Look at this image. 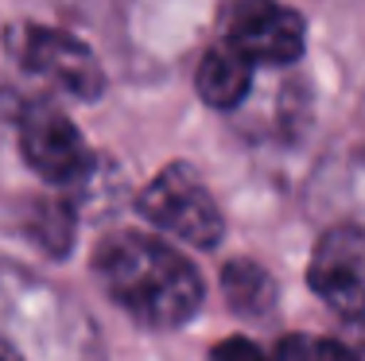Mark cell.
<instances>
[{"mask_svg": "<svg viewBox=\"0 0 365 361\" xmlns=\"http://www.w3.org/2000/svg\"><path fill=\"white\" fill-rule=\"evenodd\" d=\"M0 361H24L20 354H16V350L12 346H8V342L4 338H0Z\"/></svg>", "mask_w": 365, "mask_h": 361, "instance_id": "7c38bea8", "label": "cell"}, {"mask_svg": "<svg viewBox=\"0 0 365 361\" xmlns=\"http://www.w3.org/2000/svg\"><path fill=\"white\" fill-rule=\"evenodd\" d=\"M225 47L249 66H292L307 51V23L280 0H237L225 16Z\"/></svg>", "mask_w": 365, "mask_h": 361, "instance_id": "5b68a950", "label": "cell"}, {"mask_svg": "<svg viewBox=\"0 0 365 361\" xmlns=\"http://www.w3.org/2000/svg\"><path fill=\"white\" fill-rule=\"evenodd\" d=\"M93 272L113 303L152 330L187 326L206 299L202 272L179 248L140 229L109 234L93 253Z\"/></svg>", "mask_w": 365, "mask_h": 361, "instance_id": "6da1fadb", "label": "cell"}, {"mask_svg": "<svg viewBox=\"0 0 365 361\" xmlns=\"http://www.w3.org/2000/svg\"><path fill=\"white\" fill-rule=\"evenodd\" d=\"M74 229H78V210L71 199H39L28 206L24 234H28L47 256H66L74 248Z\"/></svg>", "mask_w": 365, "mask_h": 361, "instance_id": "9c48e42d", "label": "cell"}, {"mask_svg": "<svg viewBox=\"0 0 365 361\" xmlns=\"http://www.w3.org/2000/svg\"><path fill=\"white\" fill-rule=\"evenodd\" d=\"M210 361H268V357H264V350H260L257 342L233 334V338H222L218 346L210 350Z\"/></svg>", "mask_w": 365, "mask_h": 361, "instance_id": "8fae6325", "label": "cell"}, {"mask_svg": "<svg viewBox=\"0 0 365 361\" xmlns=\"http://www.w3.org/2000/svg\"><path fill=\"white\" fill-rule=\"evenodd\" d=\"M20 156L39 179L55 187H78L93 175V148L82 140L78 125L47 101L20 105Z\"/></svg>", "mask_w": 365, "mask_h": 361, "instance_id": "277c9868", "label": "cell"}, {"mask_svg": "<svg viewBox=\"0 0 365 361\" xmlns=\"http://www.w3.org/2000/svg\"><path fill=\"white\" fill-rule=\"evenodd\" d=\"M8 51L24 70L39 74V78L55 82L71 98L98 101L106 93V70L93 58L86 43L58 28H39V23H16L8 31Z\"/></svg>", "mask_w": 365, "mask_h": 361, "instance_id": "3957f363", "label": "cell"}, {"mask_svg": "<svg viewBox=\"0 0 365 361\" xmlns=\"http://www.w3.org/2000/svg\"><path fill=\"white\" fill-rule=\"evenodd\" d=\"M195 90L210 109L230 113V109H237L241 101L249 98V90H253V66H249L237 51H230L222 43V47H214L202 55L198 74H195Z\"/></svg>", "mask_w": 365, "mask_h": 361, "instance_id": "52a82bcc", "label": "cell"}, {"mask_svg": "<svg viewBox=\"0 0 365 361\" xmlns=\"http://www.w3.org/2000/svg\"><path fill=\"white\" fill-rule=\"evenodd\" d=\"M307 283L330 311L346 315V319L365 315V229H327L307 264Z\"/></svg>", "mask_w": 365, "mask_h": 361, "instance_id": "8992f818", "label": "cell"}, {"mask_svg": "<svg viewBox=\"0 0 365 361\" xmlns=\"http://www.w3.org/2000/svg\"><path fill=\"white\" fill-rule=\"evenodd\" d=\"M272 361H361V354H354L350 346L334 338H315V334H288L276 342V357Z\"/></svg>", "mask_w": 365, "mask_h": 361, "instance_id": "30bf717a", "label": "cell"}, {"mask_svg": "<svg viewBox=\"0 0 365 361\" xmlns=\"http://www.w3.org/2000/svg\"><path fill=\"white\" fill-rule=\"evenodd\" d=\"M222 291H225V303L237 315H245V319L272 315L276 299H280V288H276L272 272L257 261H245V256H237V261H230L222 268Z\"/></svg>", "mask_w": 365, "mask_h": 361, "instance_id": "ba28073f", "label": "cell"}, {"mask_svg": "<svg viewBox=\"0 0 365 361\" xmlns=\"http://www.w3.org/2000/svg\"><path fill=\"white\" fill-rule=\"evenodd\" d=\"M136 210L155 229L179 237L190 248H218L222 245V234H225L222 210L190 163H168L140 191Z\"/></svg>", "mask_w": 365, "mask_h": 361, "instance_id": "7a4b0ae2", "label": "cell"}]
</instances>
